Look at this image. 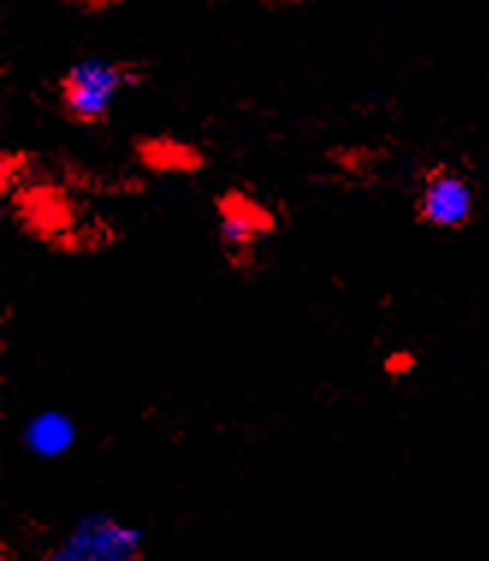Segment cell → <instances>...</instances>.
I'll return each instance as SVG.
<instances>
[{
  "label": "cell",
  "instance_id": "cell-3",
  "mask_svg": "<svg viewBox=\"0 0 489 561\" xmlns=\"http://www.w3.org/2000/svg\"><path fill=\"white\" fill-rule=\"evenodd\" d=\"M475 191L463 175L451 170H436L418 196V217L436 229H459L471 220Z\"/></svg>",
  "mask_w": 489,
  "mask_h": 561
},
{
  "label": "cell",
  "instance_id": "cell-2",
  "mask_svg": "<svg viewBox=\"0 0 489 561\" xmlns=\"http://www.w3.org/2000/svg\"><path fill=\"white\" fill-rule=\"evenodd\" d=\"M128 81H131V72L119 62L104 60V57L78 60L60 81L62 113L81 125L104 123Z\"/></svg>",
  "mask_w": 489,
  "mask_h": 561
},
{
  "label": "cell",
  "instance_id": "cell-7",
  "mask_svg": "<svg viewBox=\"0 0 489 561\" xmlns=\"http://www.w3.org/2000/svg\"><path fill=\"white\" fill-rule=\"evenodd\" d=\"M90 3H104V0H90Z\"/></svg>",
  "mask_w": 489,
  "mask_h": 561
},
{
  "label": "cell",
  "instance_id": "cell-5",
  "mask_svg": "<svg viewBox=\"0 0 489 561\" xmlns=\"http://www.w3.org/2000/svg\"><path fill=\"white\" fill-rule=\"evenodd\" d=\"M21 443H24V449L31 451L33 458L57 460L66 458L74 449L78 428H74L72 419L60 413V410H45V413L31 416V422L24 425Z\"/></svg>",
  "mask_w": 489,
  "mask_h": 561
},
{
  "label": "cell",
  "instance_id": "cell-6",
  "mask_svg": "<svg viewBox=\"0 0 489 561\" xmlns=\"http://www.w3.org/2000/svg\"><path fill=\"white\" fill-rule=\"evenodd\" d=\"M140 161L149 170H158V173H190L202 163V158L190 146L178 144V140L152 137V140L140 144Z\"/></svg>",
  "mask_w": 489,
  "mask_h": 561
},
{
  "label": "cell",
  "instance_id": "cell-4",
  "mask_svg": "<svg viewBox=\"0 0 489 561\" xmlns=\"http://www.w3.org/2000/svg\"><path fill=\"white\" fill-rule=\"evenodd\" d=\"M217 211H220V238L229 250H246L273 229V215L258 199L241 191L220 196Z\"/></svg>",
  "mask_w": 489,
  "mask_h": 561
},
{
  "label": "cell",
  "instance_id": "cell-1",
  "mask_svg": "<svg viewBox=\"0 0 489 561\" xmlns=\"http://www.w3.org/2000/svg\"><path fill=\"white\" fill-rule=\"evenodd\" d=\"M145 531L107 511H90L66 529L45 561H140Z\"/></svg>",
  "mask_w": 489,
  "mask_h": 561
}]
</instances>
